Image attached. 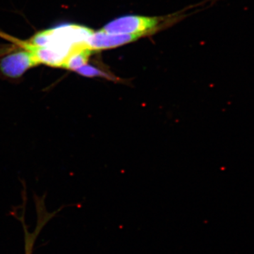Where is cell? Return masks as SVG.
I'll use <instances>...</instances> for the list:
<instances>
[{
	"label": "cell",
	"mask_w": 254,
	"mask_h": 254,
	"mask_svg": "<svg viewBox=\"0 0 254 254\" xmlns=\"http://www.w3.org/2000/svg\"><path fill=\"white\" fill-rule=\"evenodd\" d=\"M76 71L82 76H87V77H98V76L108 77V75L106 73L103 72L99 68L91 66V65H84L81 68L76 70Z\"/></svg>",
	"instance_id": "5b68a950"
},
{
	"label": "cell",
	"mask_w": 254,
	"mask_h": 254,
	"mask_svg": "<svg viewBox=\"0 0 254 254\" xmlns=\"http://www.w3.org/2000/svg\"><path fill=\"white\" fill-rule=\"evenodd\" d=\"M159 23L158 18L128 15L115 18L107 23L102 30L113 34H148L157 28Z\"/></svg>",
	"instance_id": "6da1fadb"
},
{
	"label": "cell",
	"mask_w": 254,
	"mask_h": 254,
	"mask_svg": "<svg viewBox=\"0 0 254 254\" xmlns=\"http://www.w3.org/2000/svg\"><path fill=\"white\" fill-rule=\"evenodd\" d=\"M146 33L137 34H113L103 30L92 33L87 41L88 48L93 51L110 49L136 41Z\"/></svg>",
	"instance_id": "3957f363"
},
{
	"label": "cell",
	"mask_w": 254,
	"mask_h": 254,
	"mask_svg": "<svg viewBox=\"0 0 254 254\" xmlns=\"http://www.w3.org/2000/svg\"><path fill=\"white\" fill-rule=\"evenodd\" d=\"M36 65L31 53L23 49L2 58L0 61V71L6 77L17 78Z\"/></svg>",
	"instance_id": "7a4b0ae2"
},
{
	"label": "cell",
	"mask_w": 254,
	"mask_h": 254,
	"mask_svg": "<svg viewBox=\"0 0 254 254\" xmlns=\"http://www.w3.org/2000/svg\"><path fill=\"white\" fill-rule=\"evenodd\" d=\"M92 51L88 48H81L73 51L65 60L63 68L76 71L87 64Z\"/></svg>",
	"instance_id": "277c9868"
}]
</instances>
